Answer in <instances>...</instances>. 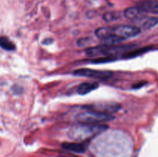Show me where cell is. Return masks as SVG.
Returning a JSON list of instances; mask_svg holds the SVG:
<instances>
[{"label":"cell","mask_w":158,"mask_h":157,"mask_svg":"<svg viewBox=\"0 0 158 157\" xmlns=\"http://www.w3.org/2000/svg\"><path fill=\"white\" fill-rule=\"evenodd\" d=\"M89 42V39L86 38H80L77 41V46H80V47H83V46H87L88 43Z\"/></svg>","instance_id":"obj_16"},{"label":"cell","mask_w":158,"mask_h":157,"mask_svg":"<svg viewBox=\"0 0 158 157\" xmlns=\"http://www.w3.org/2000/svg\"><path fill=\"white\" fill-rule=\"evenodd\" d=\"M141 32V30L139 27L134 26H128V25H120V26L112 27V34L123 38H133Z\"/></svg>","instance_id":"obj_4"},{"label":"cell","mask_w":158,"mask_h":157,"mask_svg":"<svg viewBox=\"0 0 158 157\" xmlns=\"http://www.w3.org/2000/svg\"><path fill=\"white\" fill-rule=\"evenodd\" d=\"M123 14H124L125 17L129 19L137 20L143 16L144 12L138 6H133V7H130L125 9Z\"/></svg>","instance_id":"obj_9"},{"label":"cell","mask_w":158,"mask_h":157,"mask_svg":"<svg viewBox=\"0 0 158 157\" xmlns=\"http://www.w3.org/2000/svg\"><path fill=\"white\" fill-rule=\"evenodd\" d=\"M89 109L96 112H103V113L111 114L117 112L120 109V106L117 103H100V104H94L91 106H86Z\"/></svg>","instance_id":"obj_6"},{"label":"cell","mask_w":158,"mask_h":157,"mask_svg":"<svg viewBox=\"0 0 158 157\" xmlns=\"http://www.w3.org/2000/svg\"><path fill=\"white\" fill-rule=\"evenodd\" d=\"M96 36L103 40L109 35H112V27H100L97 29L95 32Z\"/></svg>","instance_id":"obj_13"},{"label":"cell","mask_w":158,"mask_h":157,"mask_svg":"<svg viewBox=\"0 0 158 157\" xmlns=\"http://www.w3.org/2000/svg\"><path fill=\"white\" fill-rule=\"evenodd\" d=\"M121 17L120 12H106L103 15V19L106 22H112L118 19Z\"/></svg>","instance_id":"obj_15"},{"label":"cell","mask_w":158,"mask_h":157,"mask_svg":"<svg viewBox=\"0 0 158 157\" xmlns=\"http://www.w3.org/2000/svg\"><path fill=\"white\" fill-rule=\"evenodd\" d=\"M73 73L77 76L88 77V78H94L97 79H107L113 75V72L110 71L95 70V69H86V68L77 69L73 71Z\"/></svg>","instance_id":"obj_5"},{"label":"cell","mask_w":158,"mask_h":157,"mask_svg":"<svg viewBox=\"0 0 158 157\" xmlns=\"http://www.w3.org/2000/svg\"><path fill=\"white\" fill-rule=\"evenodd\" d=\"M139 8L144 12L158 14V1L157 0H147L141 2L138 4Z\"/></svg>","instance_id":"obj_8"},{"label":"cell","mask_w":158,"mask_h":157,"mask_svg":"<svg viewBox=\"0 0 158 157\" xmlns=\"http://www.w3.org/2000/svg\"><path fill=\"white\" fill-rule=\"evenodd\" d=\"M52 42H53V40H52V38H46V39H44L43 41V45H49V44H51Z\"/></svg>","instance_id":"obj_17"},{"label":"cell","mask_w":158,"mask_h":157,"mask_svg":"<svg viewBox=\"0 0 158 157\" xmlns=\"http://www.w3.org/2000/svg\"><path fill=\"white\" fill-rule=\"evenodd\" d=\"M142 29L148 30L158 25V17L143 16L137 20Z\"/></svg>","instance_id":"obj_7"},{"label":"cell","mask_w":158,"mask_h":157,"mask_svg":"<svg viewBox=\"0 0 158 157\" xmlns=\"http://www.w3.org/2000/svg\"><path fill=\"white\" fill-rule=\"evenodd\" d=\"M114 119L110 114L103 113L96 111H86L81 112L76 116V120L83 124H100L111 121Z\"/></svg>","instance_id":"obj_3"},{"label":"cell","mask_w":158,"mask_h":157,"mask_svg":"<svg viewBox=\"0 0 158 157\" xmlns=\"http://www.w3.org/2000/svg\"><path fill=\"white\" fill-rule=\"evenodd\" d=\"M64 149L77 153H83L86 150V145L80 143H64L62 145Z\"/></svg>","instance_id":"obj_10"},{"label":"cell","mask_w":158,"mask_h":157,"mask_svg":"<svg viewBox=\"0 0 158 157\" xmlns=\"http://www.w3.org/2000/svg\"><path fill=\"white\" fill-rule=\"evenodd\" d=\"M123 40L124 39H123V38H120V37L112 34V35H109V36H107L106 38H103V42L105 43V45H106V46H114V45L119 44V43H120L122 41H123Z\"/></svg>","instance_id":"obj_14"},{"label":"cell","mask_w":158,"mask_h":157,"mask_svg":"<svg viewBox=\"0 0 158 157\" xmlns=\"http://www.w3.org/2000/svg\"><path fill=\"white\" fill-rule=\"evenodd\" d=\"M99 87V84L95 82H89V83H83L79 86L77 89V92L80 95H86L92 91L95 90Z\"/></svg>","instance_id":"obj_11"},{"label":"cell","mask_w":158,"mask_h":157,"mask_svg":"<svg viewBox=\"0 0 158 157\" xmlns=\"http://www.w3.org/2000/svg\"><path fill=\"white\" fill-rule=\"evenodd\" d=\"M108 129V126L103 124H84L83 126L71 128L68 135L71 139L84 141Z\"/></svg>","instance_id":"obj_1"},{"label":"cell","mask_w":158,"mask_h":157,"mask_svg":"<svg viewBox=\"0 0 158 157\" xmlns=\"http://www.w3.org/2000/svg\"><path fill=\"white\" fill-rule=\"evenodd\" d=\"M0 47L7 51H13L15 49V45L9 38L6 36L0 37Z\"/></svg>","instance_id":"obj_12"},{"label":"cell","mask_w":158,"mask_h":157,"mask_svg":"<svg viewBox=\"0 0 158 157\" xmlns=\"http://www.w3.org/2000/svg\"><path fill=\"white\" fill-rule=\"evenodd\" d=\"M59 157H65V156H59Z\"/></svg>","instance_id":"obj_18"},{"label":"cell","mask_w":158,"mask_h":157,"mask_svg":"<svg viewBox=\"0 0 158 157\" xmlns=\"http://www.w3.org/2000/svg\"><path fill=\"white\" fill-rule=\"evenodd\" d=\"M133 46H99L96 47L89 48L86 50V54L87 56L94 58H106V57H114L115 58L116 55L118 54H125L128 51L131 50Z\"/></svg>","instance_id":"obj_2"}]
</instances>
